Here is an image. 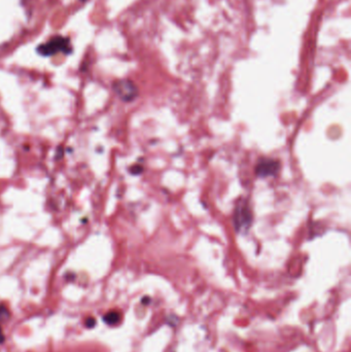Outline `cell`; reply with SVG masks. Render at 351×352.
I'll list each match as a JSON object with an SVG mask.
<instances>
[{
    "label": "cell",
    "mask_w": 351,
    "mask_h": 352,
    "mask_svg": "<svg viewBox=\"0 0 351 352\" xmlns=\"http://www.w3.org/2000/svg\"><path fill=\"white\" fill-rule=\"evenodd\" d=\"M37 53L45 56H54L58 53L62 54H71L72 53V47L71 43L69 41V38L57 35L52 37L49 42L42 44L41 46L37 47Z\"/></svg>",
    "instance_id": "cell-1"
},
{
    "label": "cell",
    "mask_w": 351,
    "mask_h": 352,
    "mask_svg": "<svg viewBox=\"0 0 351 352\" xmlns=\"http://www.w3.org/2000/svg\"><path fill=\"white\" fill-rule=\"evenodd\" d=\"M233 224L238 233H246L252 224V212L245 200L238 201L233 214Z\"/></svg>",
    "instance_id": "cell-2"
},
{
    "label": "cell",
    "mask_w": 351,
    "mask_h": 352,
    "mask_svg": "<svg viewBox=\"0 0 351 352\" xmlns=\"http://www.w3.org/2000/svg\"><path fill=\"white\" fill-rule=\"evenodd\" d=\"M113 90L125 102L133 101L138 96V89L130 80H121L113 84Z\"/></svg>",
    "instance_id": "cell-3"
},
{
    "label": "cell",
    "mask_w": 351,
    "mask_h": 352,
    "mask_svg": "<svg viewBox=\"0 0 351 352\" xmlns=\"http://www.w3.org/2000/svg\"><path fill=\"white\" fill-rule=\"evenodd\" d=\"M280 169V163L274 159H261L256 166V173L260 178L275 176Z\"/></svg>",
    "instance_id": "cell-4"
},
{
    "label": "cell",
    "mask_w": 351,
    "mask_h": 352,
    "mask_svg": "<svg viewBox=\"0 0 351 352\" xmlns=\"http://www.w3.org/2000/svg\"><path fill=\"white\" fill-rule=\"evenodd\" d=\"M121 320V314L116 311H110L103 316V321L108 325H115Z\"/></svg>",
    "instance_id": "cell-5"
},
{
    "label": "cell",
    "mask_w": 351,
    "mask_h": 352,
    "mask_svg": "<svg viewBox=\"0 0 351 352\" xmlns=\"http://www.w3.org/2000/svg\"><path fill=\"white\" fill-rule=\"evenodd\" d=\"M10 317V312L5 305H0V319L7 320Z\"/></svg>",
    "instance_id": "cell-6"
},
{
    "label": "cell",
    "mask_w": 351,
    "mask_h": 352,
    "mask_svg": "<svg viewBox=\"0 0 351 352\" xmlns=\"http://www.w3.org/2000/svg\"><path fill=\"white\" fill-rule=\"evenodd\" d=\"M86 326L88 328H93L95 325H96V319L94 317H88L86 319V322H85Z\"/></svg>",
    "instance_id": "cell-7"
},
{
    "label": "cell",
    "mask_w": 351,
    "mask_h": 352,
    "mask_svg": "<svg viewBox=\"0 0 351 352\" xmlns=\"http://www.w3.org/2000/svg\"><path fill=\"white\" fill-rule=\"evenodd\" d=\"M6 341V336L4 334V330L2 328V326H0V344H4Z\"/></svg>",
    "instance_id": "cell-8"
}]
</instances>
